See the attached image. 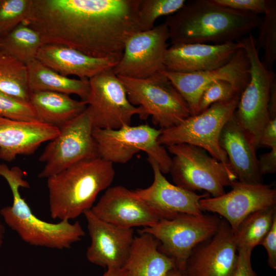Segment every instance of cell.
<instances>
[{
	"label": "cell",
	"instance_id": "obj_1",
	"mask_svg": "<svg viewBox=\"0 0 276 276\" xmlns=\"http://www.w3.org/2000/svg\"><path fill=\"white\" fill-rule=\"evenodd\" d=\"M140 0H31L25 21L43 44L74 49L119 61L125 44L141 31Z\"/></svg>",
	"mask_w": 276,
	"mask_h": 276
},
{
	"label": "cell",
	"instance_id": "obj_2",
	"mask_svg": "<svg viewBox=\"0 0 276 276\" xmlns=\"http://www.w3.org/2000/svg\"><path fill=\"white\" fill-rule=\"evenodd\" d=\"M258 14L221 6L213 0H191L167 16L171 44L237 42L257 28Z\"/></svg>",
	"mask_w": 276,
	"mask_h": 276
},
{
	"label": "cell",
	"instance_id": "obj_3",
	"mask_svg": "<svg viewBox=\"0 0 276 276\" xmlns=\"http://www.w3.org/2000/svg\"><path fill=\"white\" fill-rule=\"evenodd\" d=\"M115 176L113 164L98 156L81 160L47 178L51 217L70 221L91 210Z\"/></svg>",
	"mask_w": 276,
	"mask_h": 276
},
{
	"label": "cell",
	"instance_id": "obj_4",
	"mask_svg": "<svg viewBox=\"0 0 276 276\" xmlns=\"http://www.w3.org/2000/svg\"><path fill=\"white\" fill-rule=\"evenodd\" d=\"M25 175L24 171L17 166L10 168L5 164H0V176L7 182L13 197L11 205L0 210V214L7 225L22 240L32 246L64 249L80 241L85 232L78 221L50 223L40 219L33 213L19 191L21 188H30L24 179Z\"/></svg>",
	"mask_w": 276,
	"mask_h": 276
},
{
	"label": "cell",
	"instance_id": "obj_5",
	"mask_svg": "<svg viewBox=\"0 0 276 276\" xmlns=\"http://www.w3.org/2000/svg\"><path fill=\"white\" fill-rule=\"evenodd\" d=\"M173 156L169 170L175 185L189 191L205 190L213 197L225 193L237 177L229 165L220 162L203 149L178 144L167 147Z\"/></svg>",
	"mask_w": 276,
	"mask_h": 276
},
{
	"label": "cell",
	"instance_id": "obj_6",
	"mask_svg": "<svg viewBox=\"0 0 276 276\" xmlns=\"http://www.w3.org/2000/svg\"><path fill=\"white\" fill-rule=\"evenodd\" d=\"M241 94L229 100L215 103L175 126L162 129L158 138L159 144L167 147L178 144L194 145L203 149L218 161L229 165L220 146V137L224 126L236 110Z\"/></svg>",
	"mask_w": 276,
	"mask_h": 276
},
{
	"label": "cell",
	"instance_id": "obj_7",
	"mask_svg": "<svg viewBox=\"0 0 276 276\" xmlns=\"http://www.w3.org/2000/svg\"><path fill=\"white\" fill-rule=\"evenodd\" d=\"M238 42L248 59L249 79L240 95L234 114L257 149L262 131L270 120L268 104L275 75L262 63L256 47L255 38L251 34Z\"/></svg>",
	"mask_w": 276,
	"mask_h": 276
},
{
	"label": "cell",
	"instance_id": "obj_8",
	"mask_svg": "<svg viewBox=\"0 0 276 276\" xmlns=\"http://www.w3.org/2000/svg\"><path fill=\"white\" fill-rule=\"evenodd\" d=\"M221 221L216 216L179 214L171 219H163L139 233H146L159 242V250L171 258L176 268L184 272L190 256L196 246L211 238Z\"/></svg>",
	"mask_w": 276,
	"mask_h": 276
},
{
	"label": "cell",
	"instance_id": "obj_9",
	"mask_svg": "<svg viewBox=\"0 0 276 276\" xmlns=\"http://www.w3.org/2000/svg\"><path fill=\"white\" fill-rule=\"evenodd\" d=\"M118 77L130 102L141 107L146 118L151 116L160 129L175 126L191 116L188 104L162 72L145 79Z\"/></svg>",
	"mask_w": 276,
	"mask_h": 276
},
{
	"label": "cell",
	"instance_id": "obj_10",
	"mask_svg": "<svg viewBox=\"0 0 276 276\" xmlns=\"http://www.w3.org/2000/svg\"><path fill=\"white\" fill-rule=\"evenodd\" d=\"M162 129L148 124L126 125L116 129L94 127L99 157L112 164H125L140 151L155 160L163 173L169 172L171 157L158 142Z\"/></svg>",
	"mask_w": 276,
	"mask_h": 276
},
{
	"label": "cell",
	"instance_id": "obj_11",
	"mask_svg": "<svg viewBox=\"0 0 276 276\" xmlns=\"http://www.w3.org/2000/svg\"><path fill=\"white\" fill-rule=\"evenodd\" d=\"M93 117L89 108L59 129L58 135L50 141L39 157L44 167L38 174L48 178L85 159L98 157L93 136Z\"/></svg>",
	"mask_w": 276,
	"mask_h": 276
},
{
	"label": "cell",
	"instance_id": "obj_12",
	"mask_svg": "<svg viewBox=\"0 0 276 276\" xmlns=\"http://www.w3.org/2000/svg\"><path fill=\"white\" fill-rule=\"evenodd\" d=\"M90 89L86 101L94 127L116 129L131 125L133 116L146 119L144 110L129 101L126 89L112 68L89 79Z\"/></svg>",
	"mask_w": 276,
	"mask_h": 276
},
{
	"label": "cell",
	"instance_id": "obj_13",
	"mask_svg": "<svg viewBox=\"0 0 276 276\" xmlns=\"http://www.w3.org/2000/svg\"><path fill=\"white\" fill-rule=\"evenodd\" d=\"M169 39L165 22L134 33L127 40L113 72L118 76L145 79L165 71L164 59Z\"/></svg>",
	"mask_w": 276,
	"mask_h": 276
},
{
	"label": "cell",
	"instance_id": "obj_14",
	"mask_svg": "<svg viewBox=\"0 0 276 276\" xmlns=\"http://www.w3.org/2000/svg\"><path fill=\"white\" fill-rule=\"evenodd\" d=\"M250 64L245 51L241 48L226 64L213 70L197 73H177L164 71L183 98L191 116L198 113L199 102L204 90L219 80L225 81L242 93L249 79Z\"/></svg>",
	"mask_w": 276,
	"mask_h": 276
},
{
	"label": "cell",
	"instance_id": "obj_15",
	"mask_svg": "<svg viewBox=\"0 0 276 276\" xmlns=\"http://www.w3.org/2000/svg\"><path fill=\"white\" fill-rule=\"evenodd\" d=\"M232 190L217 197L200 200L202 210L216 213L224 217L233 233L249 214L276 205V190L271 185L233 181Z\"/></svg>",
	"mask_w": 276,
	"mask_h": 276
},
{
	"label": "cell",
	"instance_id": "obj_16",
	"mask_svg": "<svg viewBox=\"0 0 276 276\" xmlns=\"http://www.w3.org/2000/svg\"><path fill=\"white\" fill-rule=\"evenodd\" d=\"M90 210L102 220L125 228L150 227L161 219H171L122 186L108 188Z\"/></svg>",
	"mask_w": 276,
	"mask_h": 276
},
{
	"label": "cell",
	"instance_id": "obj_17",
	"mask_svg": "<svg viewBox=\"0 0 276 276\" xmlns=\"http://www.w3.org/2000/svg\"><path fill=\"white\" fill-rule=\"evenodd\" d=\"M83 214L91 240L86 254L88 261L107 269L123 268L134 238L133 228L103 221L90 210Z\"/></svg>",
	"mask_w": 276,
	"mask_h": 276
},
{
	"label": "cell",
	"instance_id": "obj_18",
	"mask_svg": "<svg viewBox=\"0 0 276 276\" xmlns=\"http://www.w3.org/2000/svg\"><path fill=\"white\" fill-rule=\"evenodd\" d=\"M187 261V276H233L238 259L234 233L226 220L221 221L216 233Z\"/></svg>",
	"mask_w": 276,
	"mask_h": 276
},
{
	"label": "cell",
	"instance_id": "obj_19",
	"mask_svg": "<svg viewBox=\"0 0 276 276\" xmlns=\"http://www.w3.org/2000/svg\"><path fill=\"white\" fill-rule=\"evenodd\" d=\"M240 48L238 41L172 44L165 54V71L190 73L217 68L227 63Z\"/></svg>",
	"mask_w": 276,
	"mask_h": 276
},
{
	"label": "cell",
	"instance_id": "obj_20",
	"mask_svg": "<svg viewBox=\"0 0 276 276\" xmlns=\"http://www.w3.org/2000/svg\"><path fill=\"white\" fill-rule=\"evenodd\" d=\"M147 160L153 172V181L146 188L134 190L140 198L171 218L179 214H203L200 200L208 197V193L199 195L171 183L164 176L155 160L150 157Z\"/></svg>",
	"mask_w": 276,
	"mask_h": 276
},
{
	"label": "cell",
	"instance_id": "obj_21",
	"mask_svg": "<svg viewBox=\"0 0 276 276\" xmlns=\"http://www.w3.org/2000/svg\"><path fill=\"white\" fill-rule=\"evenodd\" d=\"M59 128L40 122H23L0 116V159L8 162L31 155L40 145L56 137Z\"/></svg>",
	"mask_w": 276,
	"mask_h": 276
},
{
	"label": "cell",
	"instance_id": "obj_22",
	"mask_svg": "<svg viewBox=\"0 0 276 276\" xmlns=\"http://www.w3.org/2000/svg\"><path fill=\"white\" fill-rule=\"evenodd\" d=\"M220 144L238 181L250 184L263 183L256 148L234 114L222 129Z\"/></svg>",
	"mask_w": 276,
	"mask_h": 276
},
{
	"label": "cell",
	"instance_id": "obj_23",
	"mask_svg": "<svg viewBox=\"0 0 276 276\" xmlns=\"http://www.w3.org/2000/svg\"><path fill=\"white\" fill-rule=\"evenodd\" d=\"M36 58L61 75H74L87 79L112 68L119 61L111 58L91 57L74 49L56 44H43Z\"/></svg>",
	"mask_w": 276,
	"mask_h": 276
},
{
	"label": "cell",
	"instance_id": "obj_24",
	"mask_svg": "<svg viewBox=\"0 0 276 276\" xmlns=\"http://www.w3.org/2000/svg\"><path fill=\"white\" fill-rule=\"evenodd\" d=\"M139 233L123 268L127 276H164L176 268L174 261L159 250V242L154 237L146 233Z\"/></svg>",
	"mask_w": 276,
	"mask_h": 276
},
{
	"label": "cell",
	"instance_id": "obj_25",
	"mask_svg": "<svg viewBox=\"0 0 276 276\" xmlns=\"http://www.w3.org/2000/svg\"><path fill=\"white\" fill-rule=\"evenodd\" d=\"M29 101L39 122L59 129L87 107L84 101L76 100L70 95L54 91L31 93Z\"/></svg>",
	"mask_w": 276,
	"mask_h": 276
},
{
	"label": "cell",
	"instance_id": "obj_26",
	"mask_svg": "<svg viewBox=\"0 0 276 276\" xmlns=\"http://www.w3.org/2000/svg\"><path fill=\"white\" fill-rule=\"evenodd\" d=\"M28 84L31 93L49 91L76 95L86 102L89 93V79L64 76L46 66L36 58L26 63Z\"/></svg>",
	"mask_w": 276,
	"mask_h": 276
},
{
	"label": "cell",
	"instance_id": "obj_27",
	"mask_svg": "<svg viewBox=\"0 0 276 276\" xmlns=\"http://www.w3.org/2000/svg\"><path fill=\"white\" fill-rule=\"evenodd\" d=\"M42 44L38 33L24 22L0 37V52L25 64L36 58Z\"/></svg>",
	"mask_w": 276,
	"mask_h": 276
},
{
	"label": "cell",
	"instance_id": "obj_28",
	"mask_svg": "<svg viewBox=\"0 0 276 276\" xmlns=\"http://www.w3.org/2000/svg\"><path fill=\"white\" fill-rule=\"evenodd\" d=\"M276 218V205L256 211L247 216L234 233L237 247L252 250L260 245Z\"/></svg>",
	"mask_w": 276,
	"mask_h": 276
},
{
	"label": "cell",
	"instance_id": "obj_29",
	"mask_svg": "<svg viewBox=\"0 0 276 276\" xmlns=\"http://www.w3.org/2000/svg\"><path fill=\"white\" fill-rule=\"evenodd\" d=\"M0 91L30 102L25 63L0 52Z\"/></svg>",
	"mask_w": 276,
	"mask_h": 276
},
{
	"label": "cell",
	"instance_id": "obj_30",
	"mask_svg": "<svg viewBox=\"0 0 276 276\" xmlns=\"http://www.w3.org/2000/svg\"><path fill=\"white\" fill-rule=\"evenodd\" d=\"M263 17L257 27L258 37L255 38L256 47L258 51L262 50L261 60L269 70L276 60V1L266 0V8Z\"/></svg>",
	"mask_w": 276,
	"mask_h": 276
},
{
	"label": "cell",
	"instance_id": "obj_31",
	"mask_svg": "<svg viewBox=\"0 0 276 276\" xmlns=\"http://www.w3.org/2000/svg\"><path fill=\"white\" fill-rule=\"evenodd\" d=\"M186 2L185 0H140L138 20L140 31L152 29L157 18L173 15Z\"/></svg>",
	"mask_w": 276,
	"mask_h": 276
},
{
	"label": "cell",
	"instance_id": "obj_32",
	"mask_svg": "<svg viewBox=\"0 0 276 276\" xmlns=\"http://www.w3.org/2000/svg\"><path fill=\"white\" fill-rule=\"evenodd\" d=\"M31 0H0V37L25 21Z\"/></svg>",
	"mask_w": 276,
	"mask_h": 276
},
{
	"label": "cell",
	"instance_id": "obj_33",
	"mask_svg": "<svg viewBox=\"0 0 276 276\" xmlns=\"http://www.w3.org/2000/svg\"><path fill=\"white\" fill-rule=\"evenodd\" d=\"M0 116L18 121L39 122L30 102L1 91Z\"/></svg>",
	"mask_w": 276,
	"mask_h": 276
},
{
	"label": "cell",
	"instance_id": "obj_34",
	"mask_svg": "<svg viewBox=\"0 0 276 276\" xmlns=\"http://www.w3.org/2000/svg\"><path fill=\"white\" fill-rule=\"evenodd\" d=\"M240 93H241L229 82L217 81L209 85L203 91L199 102L198 113L215 103L229 100Z\"/></svg>",
	"mask_w": 276,
	"mask_h": 276
},
{
	"label": "cell",
	"instance_id": "obj_35",
	"mask_svg": "<svg viewBox=\"0 0 276 276\" xmlns=\"http://www.w3.org/2000/svg\"><path fill=\"white\" fill-rule=\"evenodd\" d=\"M213 1L225 8L258 15L263 14L266 8V0H213Z\"/></svg>",
	"mask_w": 276,
	"mask_h": 276
},
{
	"label": "cell",
	"instance_id": "obj_36",
	"mask_svg": "<svg viewBox=\"0 0 276 276\" xmlns=\"http://www.w3.org/2000/svg\"><path fill=\"white\" fill-rule=\"evenodd\" d=\"M251 250L238 249V259L233 276H257L251 264Z\"/></svg>",
	"mask_w": 276,
	"mask_h": 276
},
{
	"label": "cell",
	"instance_id": "obj_37",
	"mask_svg": "<svg viewBox=\"0 0 276 276\" xmlns=\"http://www.w3.org/2000/svg\"><path fill=\"white\" fill-rule=\"evenodd\" d=\"M260 245H263L267 251L269 266L272 269H276V218Z\"/></svg>",
	"mask_w": 276,
	"mask_h": 276
},
{
	"label": "cell",
	"instance_id": "obj_38",
	"mask_svg": "<svg viewBox=\"0 0 276 276\" xmlns=\"http://www.w3.org/2000/svg\"><path fill=\"white\" fill-rule=\"evenodd\" d=\"M258 167L261 175L274 173L276 172V147L270 151L261 154L258 158Z\"/></svg>",
	"mask_w": 276,
	"mask_h": 276
},
{
	"label": "cell",
	"instance_id": "obj_39",
	"mask_svg": "<svg viewBox=\"0 0 276 276\" xmlns=\"http://www.w3.org/2000/svg\"><path fill=\"white\" fill-rule=\"evenodd\" d=\"M270 149L276 147V118L270 119L263 129L259 141V147Z\"/></svg>",
	"mask_w": 276,
	"mask_h": 276
},
{
	"label": "cell",
	"instance_id": "obj_40",
	"mask_svg": "<svg viewBox=\"0 0 276 276\" xmlns=\"http://www.w3.org/2000/svg\"><path fill=\"white\" fill-rule=\"evenodd\" d=\"M270 119L276 118V78L271 85L268 104Z\"/></svg>",
	"mask_w": 276,
	"mask_h": 276
},
{
	"label": "cell",
	"instance_id": "obj_41",
	"mask_svg": "<svg viewBox=\"0 0 276 276\" xmlns=\"http://www.w3.org/2000/svg\"><path fill=\"white\" fill-rule=\"evenodd\" d=\"M102 276H127L126 270L124 269H107Z\"/></svg>",
	"mask_w": 276,
	"mask_h": 276
},
{
	"label": "cell",
	"instance_id": "obj_42",
	"mask_svg": "<svg viewBox=\"0 0 276 276\" xmlns=\"http://www.w3.org/2000/svg\"><path fill=\"white\" fill-rule=\"evenodd\" d=\"M164 276H187L185 273L176 268L169 270Z\"/></svg>",
	"mask_w": 276,
	"mask_h": 276
},
{
	"label": "cell",
	"instance_id": "obj_43",
	"mask_svg": "<svg viewBox=\"0 0 276 276\" xmlns=\"http://www.w3.org/2000/svg\"><path fill=\"white\" fill-rule=\"evenodd\" d=\"M5 234V228L0 221V247L2 245Z\"/></svg>",
	"mask_w": 276,
	"mask_h": 276
}]
</instances>
